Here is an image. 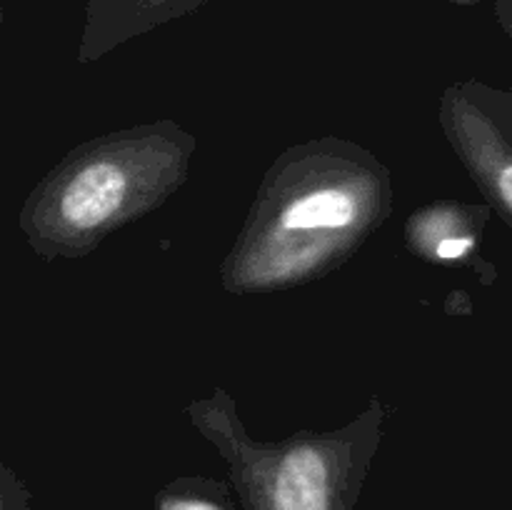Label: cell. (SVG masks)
Masks as SVG:
<instances>
[{
  "mask_svg": "<svg viewBox=\"0 0 512 510\" xmlns=\"http://www.w3.org/2000/svg\"><path fill=\"white\" fill-rule=\"evenodd\" d=\"M393 208V173L365 145L338 135L290 145L265 170L220 285L230 295H268L323 280Z\"/></svg>",
  "mask_w": 512,
  "mask_h": 510,
  "instance_id": "6da1fadb",
  "label": "cell"
},
{
  "mask_svg": "<svg viewBox=\"0 0 512 510\" xmlns=\"http://www.w3.org/2000/svg\"><path fill=\"white\" fill-rule=\"evenodd\" d=\"M198 138L175 120L98 135L63 155L25 198L18 228L43 260H78L168 203L190 178Z\"/></svg>",
  "mask_w": 512,
  "mask_h": 510,
  "instance_id": "7a4b0ae2",
  "label": "cell"
},
{
  "mask_svg": "<svg viewBox=\"0 0 512 510\" xmlns=\"http://www.w3.org/2000/svg\"><path fill=\"white\" fill-rule=\"evenodd\" d=\"M185 415L228 465L238 510H355L388 408L370 395L340 428L295 430L280 440L255 438L225 388L193 400Z\"/></svg>",
  "mask_w": 512,
  "mask_h": 510,
  "instance_id": "3957f363",
  "label": "cell"
},
{
  "mask_svg": "<svg viewBox=\"0 0 512 510\" xmlns=\"http://www.w3.org/2000/svg\"><path fill=\"white\" fill-rule=\"evenodd\" d=\"M438 123L485 205L512 228V88L458 80L440 95Z\"/></svg>",
  "mask_w": 512,
  "mask_h": 510,
  "instance_id": "277c9868",
  "label": "cell"
},
{
  "mask_svg": "<svg viewBox=\"0 0 512 510\" xmlns=\"http://www.w3.org/2000/svg\"><path fill=\"white\" fill-rule=\"evenodd\" d=\"M490 213L485 203L450 198L420 205L405 220V248L430 265L475 270L480 283L493 285L498 268L480 255Z\"/></svg>",
  "mask_w": 512,
  "mask_h": 510,
  "instance_id": "5b68a950",
  "label": "cell"
},
{
  "mask_svg": "<svg viewBox=\"0 0 512 510\" xmlns=\"http://www.w3.org/2000/svg\"><path fill=\"white\" fill-rule=\"evenodd\" d=\"M155 510H238L233 490L205 475L170 480L155 495Z\"/></svg>",
  "mask_w": 512,
  "mask_h": 510,
  "instance_id": "8992f818",
  "label": "cell"
},
{
  "mask_svg": "<svg viewBox=\"0 0 512 510\" xmlns=\"http://www.w3.org/2000/svg\"><path fill=\"white\" fill-rule=\"evenodd\" d=\"M0 510H35L28 485L5 463H0Z\"/></svg>",
  "mask_w": 512,
  "mask_h": 510,
  "instance_id": "52a82bcc",
  "label": "cell"
},
{
  "mask_svg": "<svg viewBox=\"0 0 512 510\" xmlns=\"http://www.w3.org/2000/svg\"><path fill=\"white\" fill-rule=\"evenodd\" d=\"M495 20L512 38V0H495Z\"/></svg>",
  "mask_w": 512,
  "mask_h": 510,
  "instance_id": "ba28073f",
  "label": "cell"
},
{
  "mask_svg": "<svg viewBox=\"0 0 512 510\" xmlns=\"http://www.w3.org/2000/svg\"><path fill=\"white\" fill-rule=\"evenodd\" d=\"M0 33H3V18H0Z\"/></svg>",
  "mask_w": 512,
  "mask_h": 510,
  "instance_id": "9c48e42d",
  "label": "cell"
}]
</instances>
